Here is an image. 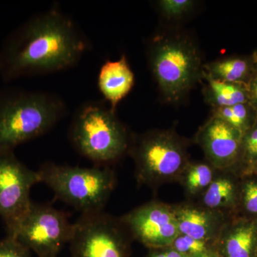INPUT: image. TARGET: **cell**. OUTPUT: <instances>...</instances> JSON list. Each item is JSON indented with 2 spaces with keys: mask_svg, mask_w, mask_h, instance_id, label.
I'll use <instances>...</instances> for the list:
<instances>
[{
  "mask_svg": "<svg viewBox=\"0 0 257 257\" xmlns=\"http://www.w3.org/2000/svg\"><path fill=\"white\" fill-rule=\"evenodd\" d=\"M77 23L57 7L32 16L10 34L0 50L5 82L72 68L90 50Z\"/></svg>",
  "mask_w": 257,
  "mask_h": 257,
  "instance_id": "1",
  "label": "cell"
},
{
  "mask_svg": "<svg viewBox=\"0 0 257 257\" xmlns=\"http://www.w3.org/2000/svg\"><path fill=\"white\" fill-rule=\"evenodd\" d=\"M67 111L65 101L54 93L0 89V153L45 135Z\"/></svg>",
  "mask_w": 257,
  "mask_h": 257,
  "instance_id": "2",
  "label": "cell"
},
{
  "mask_svg": "<svg viewBox=\"0 0 257 257\" xmlns=\"http://www.w3.org/2000/svg\"><path fill=\"white\" fill-rule=\"evenodd\" d=\"M68 137L79 155L99 166H109L130 152L134 139L115 111L99 101L77 108Z\"/></svg>",
  "mask_w": 257,
  "mask_h": 257,
  "instance_id": "3",
  "label": "cell"
},
{
  "mask_svg": "<svg viewBox=\"0 0 257 257\" xmlns=\"http://www.w3.org/2000/svg\"><path fill=\"white\" fill-rule=\"evenodd\" d=\"M149 61L161 92L169 102H178L203 79L200 52L189 37H157L149 50Z\"/></svg>",
  "mask_w": 257,
  "mask_h": 257,
  "instance_id": "4",
  "label": "cell"
},
{
  "mask_svg": "<svg viewBox=\"0 0 257 257\" xmlns=\"http://www.w3.org/2000/svg\"><path fill=\"white\" fill-rule=\"evenodd\" d=\"M37 172L57 199L82 214L102 211L116 185V175L109 166L80 167L49 162Z\"/></svg>",
  "mask_w": 257,
  "mask_h": 257,
  "instance_id": "5",
  "label": "cell"
},
{
  "mask_svg": "<svg viewBox=\"0 0 257 257\" xmlns=\"http://www.w3.org/2000/svg\"><path fill=\"white\" fill-rule=\"evenodd\" d=\"M187 149L185 140L172 130L149 132L133 139L128 153L135 161L137 180L149 187L178 182L190 162Z\"/></svg>",
  "mask_w": 257,
  "mask_h": 257,
  "instance_id": "6",
  "label": "cell"
},
{
  "mask_svg": "<svg viewBox=\"0 0 257 257\" xmlns=\"http://www.w3.org/2000/svg\"><path fill=\"white\" fill-rule=\"evenodd\" d=\"M130 238L120 219L103 211L82 214L74 222L70 257H128Z\"/></svg>",
  "mask_w": 257,
  "mask_h": 257,
  "instance_id": "7",
  "label": "cell"
},
{
  "mask_svg": "<svg viewBox=\"0 0 257 257\" xmlns=\"http://www.w3.org/2000/svg\"><path fill=\"white\" fill-rule=\"evenodd\" d=\"M74 228V223L64 211L48 204L32 203L13 237L37 257H57L70 242Z\"/></svg>",
  "mask_w": 257,
  "mask_h": 257,
  "instance_id": "8",
  "label": "cell"
},
{
  "mask_svg": "<svg viewBox=\"0 0 257 257\" xmlns=\"http://www.w3.org/2000/svg\"><path fill=\"white\" fill-rule=\"evenodd\" d=\"M41 182L38 172L30 170L14 152L0 153V217L8 236H13L32 202L30 191Z\"/></svg>",
  "mask_w": 257,
  "mask_h": 257,
  "instance_id": "9",
  "label": "cell"
},
{
  "mask_svg": "<svg viewBox=\"0 0 257 257\" xmlns=\"http://www.w3.org/2000/svg\"><path fill=\"white\" fill-rule=\"evenodd\" d=\"M120 220L132 237L150 248L168 247L180 234L173 205L165 203H147Z\"/></svg>",
  "mask_w": 257,
  "mask_h": 257,
  "instance_id": "10",
  "label": "cell"
},
{
  "mask_svg": "<svg viewBox=\"0 0 257 257\" xmlns=\"http://www.w3.org/2000/svg\"><path fill=\"white\" fill-rule=\"evenodd\" d=\"M242 134L227 123L211 116L196 134L195 141L202 148L206 162L217 170L238 168Z\"/></svg>",
  "mask_w": 257,
  "mask_h": 257,
  "instance_id": "11",
  "label": "cell"
},
{
  "mask_svg": "<svg viewBox=\"0 0 257 257\" xmlns=\"http://www.w3.org/2000/svg\"><path fill=\"white\" fill-rule=\"evenodd\" d=\"M173 208L179 233L196 239L216 243L229 221L227 214L199 204L183 203Z\"/></svg>",
  "mask_w": 257,
  "mask_h": 257,
  "instance_id": "12",
  "label": "cell"
},
{
  "mask_svg": "<svg viewBox=\"0 0 257 257\" xmlns=\"http://www.w3.org/2000/svg\"><path fill=\"white\" fill-rule=\"evenodd\" d=\"M221 257H257V219L227 221L216 243Z\"/></svg>",
  "mask_w": 257,
  "mask_h": 257,
  "instance_id": "13",
  "label": "cell"
},
{
  "mask_svg": "<svg viewBox=\"0 0 257 257\" xmlns=\"http://www.w3.org/2000/svg\"><path fill=\"white\" fill-rule=\"evenodd\" d=\"M135 82V74L125 55L117 60L106 61L98 73V89L114 111L131 92Z\"/></svg>",
  "mask_w": 257,
  "mask_h": 257,
  "instance_id": "14",
  "label": "cell"
},
{
  "mask_svg": "<svg viewBox=\"0 0 257 257\" xmlns=\"http://www.w3.org/2000/svg\"><path fill=\"white\" fill-rule=\"evenodd\" d=\"M233 171L217 170L212 182L200 197L199 204L227 214L239 204L240 184Z\"/></svg>",
  "mask_w": 257,
  "mask_h": 257,
  "instance_id": "15",
  "label": "cell"
},
{
  "mask_svg": "<svg viewBox=\"0 0 257 257\" xmlns=\"http://www.w3.org/2000/svg\"><path fill=\"white\" fill-rule=\"evenodd\" d=\"M256 64L251 56H234L203 66L204 75L216 80L247 84Z\"/></svg>",
  "mask_w": 257,
  "mask_h": 257,
  "instance_id": "16",
  "label": "cell"
},
{
  "mask_svg": "<svg viewBox=\"0 0 257 257\" xmlns=\"http://www.w3.org/2000/svg\"><path fill=\"white\" fill-rule=\"evenodd\" d=\"M203 79L207 82L203 89L204 100L212 109L227 107L247 102L246 84L223 82L211 79L203 74Z\"/></svg>",
  "mask_w": 257,
  "mask_h": 257,
  "instance_id": "17",
  "label": "cell"
},
{
  "mask_svg": "<svg viewBox=\"0 0 257 257\" xmlns=\"http://www.w3.org/2000/svg\"><path fill=\"white\" fill-rule=\"evenodd\" d=\"M216 171L210 164L189 162L178 182L189 197H199L210 185Z\"/></svg>",
  "mask_w": 257,
  "mask_h": 257,
  "instance_id": "18",
  "label": "cell"
},
{
  "mask_svg": "<svg viewBox=\"0 0 257 257\" xmlns=\"http://www.w3.org/2000/svg\"><path fill=\"white\" fill-rule=\"evenodd\" d=\"M211 116L227 123L242 135L255 124L257 120L256 111L248 101L227 107L212 109Z\"/></svg>",
  "mask_w": 257,
  "mask_h": 257,
  "instance_id": "19",
  "label": "cell"
},
{
  "mask_svg": "<svg viewBox=\"0 0 257 257\" xmlns=\"http://www.w3.org/2000/svg\"><path fill=\"white\" fill-rule=\"evenodd\" d=\"M257 162V120L255 124L243 134L241 154L238 168H242L243 175ZM237 168V169H238Z\"/></svg>",
  "mask_w": 257,
  "mask_h": 257,
  "instance_id": "20",
  "label": "cell"
},
{
  "mask_svg": "<svg viewBox=\"0 0 257 257\" xmlns=\"http://www.w3.org/2000/svg\"><path fill=\"white\" fill-rule=\"evenodd\" d=\"M170 246L186 256L195 257L216 248V243L179 234Z\"/></svg>",
  "mask_w": 257,
  "mask_h": 257,
  "instance_id": "21",
  "label": "cell"
},
{
  "mask_svg": "<svg viewBox=\"0 0 257 257\" xmlns=\"http://www.w3.org/2000/svg\"><path fill=\"white\" fill-rule=\"evenodd\" d=\"M249 177L243 179L240 184L239 204L249 216L257 219V176L247 174Z\"/></svg>",
  "mask_w": 257,
  "mask_h": 257,
  "instance_id": "22",
  "label": "cell"
},
{
  "mask_svg": "<svg viewBox=\"0 0 257 257\" xmlns=\"http://www.w3.org/2000/svg\"><path fill=\"white\" fill-rule=\"evenodd\" d=\"M195 2L192 0H161L159 8L162 14L169 19L182 18L194 8Z\"/></svg>",
  "mask_w": 257,
  "mask_h": 257,
  "instance_id": "23",
  "label": "cell"
},
{
  "mask_svg": "<svg viewBox=\"0 0 257 257\" xmlns=\"http://www.w3.org/2000/svg\"><path fill=\"white\" fill-rule=\"evenodd\" d=\"M0 257H32V251L16 238L8 235L0 241Z\"/></svg>",
  "mask_w": 257,
  "mask_h": 257,
  "instance_id": "24",
  "label": "cell"
},
{
  "mask_svg": "<svg viewBox=\"0 0 257 257\" xmlns=\"http://www.w3.org/2000/svg\"><path fill=\"white\" fill-rule=\"evenodd\" d=\"M248 92V102L252 106L257 113V64L255 65L251 78L246 84Z\"/></svg>",
  "mask_w": 257,
  "mask_h": 257,
  "instance_id": "25",
  "label": "cell"
},
{
  "mask_svg": "<svg viewBox=\"0 0 257 257\" xmlns=\"http://www.w3.org/2000/svg\"><path fill=\"white\" fill-rule=\"evenodd\" d=\"M148 257H189L176 251L171 246L165 248H151Z\"/></svg>",
  "mask_w": 257,
  "mask_h": 257,
  "instance_id": "26",
  "label": "cell"
},
{
  "mask_svg": "<svg viewBox=\"0 0 257 257\" xmlns=\"http://www.w3.org/2000/svg\"><path fill=\"white\" fill-rule=\"evenodd\" d=\"M195 257H221L219 256V253H218L217 251H216V248H214V249H211L210 251H207V252H205L202 253V254L199 255V256Z\"/></svg>",
  "mask_w": 257,
  "mask_h": 257,
  "instance_id": "27",
  "label": "cell"
},
{
  "mask_svg": "<svg viewBox=\"0 0 257 257\" xmlns=\"http://www.w3.org/2000/svg\"><path fill=\"white\" fill-rule=\"evenodd\" d=\"M247 174H253V175H255L257 176V162L255 163L254 165L249 169V170L248 171L247 173L245 174V175H247Z\"/></svg>",
  "mask_w": 257,
  "mask_h": 257,
  "instance_id": "28",
  "label": "cell"
},
{
  "mask_svg": "<svg viewBox=\"0 0 257 257\" xmlns=\"http://www.w3.org/2000/svg\"><path fill=\"white\" fill-rule=\"evenodd\" d=\"M253 61H254L255 64H257V49L253 51L252 55H251Z\"/></svg>",
  "mask_w": 257,
  "mask_h": 257,
  "instance_id": "29",
  "label": "cell"
}]
</instances>
